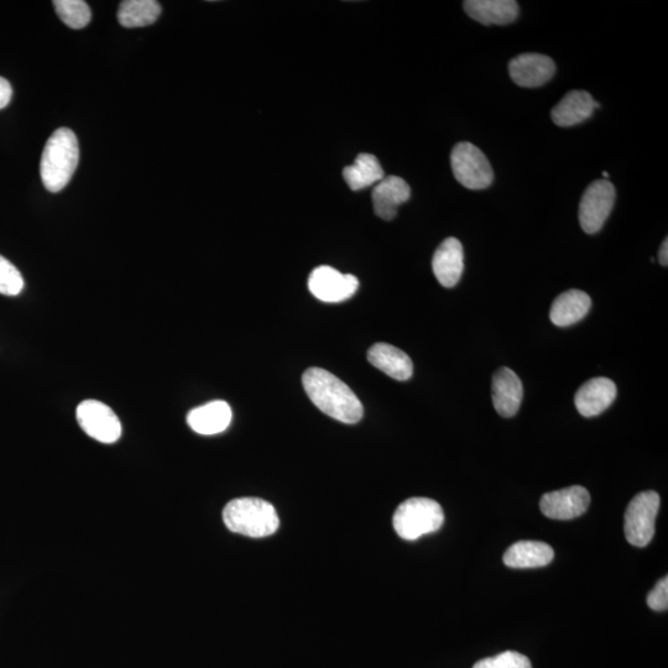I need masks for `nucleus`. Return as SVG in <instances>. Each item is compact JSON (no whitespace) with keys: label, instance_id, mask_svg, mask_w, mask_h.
I'll list each match as a JSON object with an SVG mask.
<instances>
[{"label":"nucleus","instance_id":"nucleus-13","mask_svg":"<svg viewBox=\"0 0 668 668\" xmlns=\"http://www.w3.org/2000/svg\"><path fill=\"white\" fill-rule=\"evenodd\" d=\"M492 398L495 410L500 416L513 417L518 414L524 398L523 383L513 370L500 368L494 374Z\"/></svg>","mask_w":668,"mask_h":668},{"label":"nucleus","instance_id":"nucleus-3","mask_svg":"<svg viewBox=\"0 0 668 668\" xmlns=\"http://www.w3.org/2000/svg\"><path fill=\"white\" fill-rule=\"evenodd\" d=\"M223 521L232 532L253 539L275 534L280 524L274 506L258 498L229 501L223 510Z\"/></svg>","mask_w":668,"mask_h":668},{"label":"nucleus","instance_id":"nucleus-1","mask_svg":"<svg viewBox=\"0 0 668 668\" xmlns=\"http://www.w3.org/2000/svg\"><path fill=\"white\" fill-rule=\"evenodd\" d=\"M302 385L312 404L323 414L343 424H357L364 415L362 403L354 391L336 375L321 368L307 369Z\"/></svg>","mask_w":668,"mask_h":668},{"label":"nucleus","instance_id":"nucleus-19","mask_svg":"<svg viewBox=\"0 0 668 668\" xmlns=\"http://www.w3.org/2000/svg\"><path fill=\"white\" fill-rule=\"evenodd\" d=\"M469 17L483 25H508L519 17L514 0H467L463 3Z\"/></svg>","mask_w":668,"mask_h":668},{"label":"nucleus","instance_id":"nucleus-6","mask_svg":"<svg viewBox=\"0 0 668 668\" xmlns=\"http://www.w3.org/2000/svg\"><path fill=\"white\" fill-rule=\"evenodd\" d=\"M660 503V495L652 490L640 493L630 501L624 523L625 537L630 545L645 547L654 539Z\"/></svg>","mask_w":668,"mask_h":668},{"label":"nucleus","instance_id":"nucleus-22","mask_svg":"<svg viewBox=\"0 0 668 668\" xmlns=\"http://www.w3.org/2000/svg\"><path fill=\"white\" fill-rule=\"evenodd\" d=\"M384 177L382 165L372 154H359L354 164L344 167L343 170V179L346 180L352 191H360L377 185Z\"/></svg>","mask_w":668,"mask_h":668},{"label":"nucleus","instance_id":"nucleus-8","mask_svg":"<svg viewBox=\"0 0 668 668\" xmlns=\"http://www.w3.org/2000/svg\"><path fill=\"white\" fill-rule=\"evenodd\" d=\"M76 415L81 429L98 442L114 443L122 436L119 417L111 407L101 401H82L77 407Z\"/></svg>","mask_w":668,"mask_h":668},{"label":"nucleus","instance_id":"nucleus-17","mask_svg":"<svg viewBox=\"0 0 668 668\" xmlns=\"http://www.w3.org/2000/svg\"><path fill=\"white\" fill-rule=\"evenodd\" d=\"M599 107L588 92L571 91L553 107L551 118L558 127H573L591 118Z\"/></svg>","mask_w":668,"mask_h":668},{"label":"nucleus","instance_id":"nucleus-11","mask_svg":"<svg viewBox=\"0 0 668 668\" xmlns=\"http://www.w3.org/2000/svg\"><path fill=\"white\" fill-rule=\"evenodd\" d=\"M555 72V62L546 55L521 54L509 62L511 80L520 87L544 86L555 76Z\"/></svg>","mask_w":668,"mask_h":668},{"label":"nucleus","instance_id":"nucleus-10","mask_svg":"<svg viewBox=\"0 0 668 668\" xmlns=\"http://www.w3.org/2000/svg\"><path fill=\"white\" fill-rule=\"evenodd\" d=\"M591 495L581 485L544 495L540 501L542 514L553 520H572L586 513Z\"/></svg>","mask_w":668,"mask_h":668},{"label":"nucleus","instance_id":"nucleus-20","mask_svg":"<svg viewBox=\"0 0 668 668\" xmlns=\"http://www.w3.org/2000/svg\"><path fill=\"white\" fill-rule=\"evenodd\" d=\"M592 307V300L586 292L568 290L553 301L550 318L558 327L576 325L588 315Z\"/></svg>","mask_w":668,"mask_h":668},{"label":"nucleus","instance_id":"nucleus-23","mask_svg":"<svg viewBox=\"0 0 668 668\" xmlns=\"http://www.w3.org/2000/svg\"><path fill=\"white\" fill-rule=\"evenodd\" d=\"M161 5L156 0H124L119 4L118 22L124 28H143L160 17Z\"/></svg>","mask_w":668,"mask_h":668},{"label":"nucleus","instance_id":"nucleus-29","mask_svg":"<svg viewBox=\"0 0 668 668\" xmlns=\"http://www.w3.org/2000/svg\"><path fill=\"white\" fill-rule=\"evenodd\" d=\"M659 260H660V264L662 266H665V268H666V266L668 265V240H667V238L664 240V243H662V245H661L660 252H659Z\"/></svg>","mask_w":668,"mask_h":668},{"label":"nucleus","instance_id":"nucleus-5","mask_svg":"<svg viewBox=\"0 0 668 668\" xmlns=\"http://www.w3.org/2000/svg\"><path fill=\"white\" fill-rule=\"evenodd\" d=\"M453 175L469 190L488 189L493 184L494 172L487 156L476 145L458 143L451 154Z\"/></svg>","mask_w":668,"mask_h":668},{"label":"nucleus","instance_id":"nucleus-9","mask_svg":"<svg viewBox=\"0 0 668 668\" xmlns=\"http://www.w3.org/2000/svg\"><path fill=\"white\" fill-rule=\"evenodd\" d=\"M359 281L356 276L342 274L331 266H318L312 271L309 279V289L317 300L337 304L351 299L356 294Z\"/></svg>","mask_w":668,"mask_h":668},{"label":"nucleus","instance_id":"nucleus-4","mask_svg":"<svg viewBox=\"0 0 668 668\" xmlns=\"http://www.w3.org/2000/svg\"><path fill=\"white\" fill-rule=\"evenodd\" d=\"M445 523V514L437 501L427 498H411L400 504L393 519L394 529L401 539L419 540L432 534Z\"/></svg>","mask_w":668,"mask_h":668},{"label":"nucleus","instance_id":"nucleus-14","mask_svg":"<svg viewBox=\"0 0 668 668\" xmlns=\"http://www.w3.org/2000/svg\"><path fill=\"white\" fill-rule=\"evenodd\" d=\"M432 269L442 286L453 287L459 283L464 270V252L457 238L443 240L433 255Z\"/></svg>","mask_w":668,"mask_h":668},{"label":"nucleus","instance_id":"nucleus-2","mask_svg":"<svg viewBox=\"0 0 668 668\" xmlns=\"http://www.w3.org/2000/svg\"><path fill=\"white\" fill-rule=\"evenodd\" d=\"M80 159L76 134L69 128L57 129L48 140L41 158L40 175L45 189L64 190L72 179Z\"/></svg>","mask_w":668,"mask_h":668},{"label":"nucleus","instance_id":"nucleus-16","mask_svg":"<svg viewBox=\"0 0 668 668\" xmlns=\"http://www.w3.org/2000/svg\"><path fill=\"white\" fill-rule=\"evenodd\" d=\"M232 409L226 401H211L196 407L187 415V424L200 435L212 436L226 431L232 422Z\"/></svg>","mask_w":668,"mask_h":668},{"label":"nucleus","instance_id":"nucleus-18","mask_svg":"<svg viewBox=\"0 0 668 668\" xmlns=\"http://www.w3.org/2000/svg\"><path fill=\"white\" fill-rule=\"evenodd\" d=\"M368 360L373 367L399 382H406L414 374L411 358L401 349L388 343L374 344L368 351Z\"/></svg>","mask_w":668,"mask_h":668},{"label":"nucleus","instance_id":"nucleus-26","mask_svg":"<svg viewBox=\"0 0 668 668\" xmlns=\"http://www.w3.org/2000/svg\"><path fill=\"white\" fill-rule=\"evenodd\" d=\"M473 668H532L526 656L515 651H506L494 657L480 660Z\"/></svg>","mask_w":668,"mask_h":668},{"label":"nucleus","instance_id":"nucleus-27","mask_svg":"<svg viewBox=\"0 0 668 668\" xmlns=\"http://www.w3.org/2000/svg\"><path fill=\"white\" fill-rule=\"evenodd\" d=\"M647 605L655 612H665L668 608V578H662L647 596Z\"/></svg>","mask_w":668,"mask_h":668},{"label":"nucleus","instance_id":"nucleus-15","mask_svg":"<svg viewBox=\"0 0 668 668\" xmlns=\"http://www.w3.org/2000/svg\"><path fill=\"white\" fill-rule=\"evenodd\" d=\"M410 186L399 176H388L378 182L373 191L375 215L384 221H391L398 215V208L410 200Z\"/></svg>","mask_w":668,"mask_h":668},{"label":"nucleus","instance_id":"nucleus-24","mask_svg":"<svg viewBox=\"0 0 668 668\" xmlns=\"http://www.w3.org/2000/svg\"><path fill=\"white\" fill-rule=\"evenodd\" d=\"M54 7L62 22L71 29L86 28L91 22V9L82 0H56Z\"/></svg>","mask_w":668,"mask_h":668},{"label":"nucleus","instance_id":"nucleus-25","mask_svg":"<svg viewBox=\"0 0 668 668\" xmlns=\"http://www.w3.org/2000/svg\"><path fill=\"white\" fill-rule=\"evenodd\" d=\"M24 289V279L15 266L0 255V294L17 296Z\"/></svg>","mask_w":668,"mask_h":668},{"label":"nucleus","instance_id":"nucleus-12","mask_svg":"<svg viewBox=\"0 0 668 668\" xmlns=\"http://www.w3.org/2000/svg\"><path fill=\"white\" fill-rule=\"evenodd\" d=\"M617 385L608 378H594L584 383L574 396L579 414L593 417L602 414L617 398Z\"/></svg>","mask_w":668,"mask_h":668},{"label":"nucleus","instance_id":"nucleus-28","mask_svg":"<svg viewBox=\"0 0 668 668\" xmlns=\"http://www.w3.org/2000/svg\"><path fill=\"white\" fill-rule=\"evenodd\" d=\"M13 97V88L8 80L0 77V109L8 106Z\"/></svg>","mask_w":668,"mask_h":668},{"label":"nucleus","instance_id":"nucleus-21","mask_svg":"<svg viewBox=\"0 0 668 668\" xmlns=\"http://www.w3.org/2000/svg\"><path fill=\"white\" fill-rule=\"evenodd\" d=\"M555 557L550 545L539 541H520L504 553V563L510 568H539L550 565Z\"/></svg>","mask_w":668,"mask_h":668},{"label":"nucleus","instance_id":"nucleus-30","mask_svg":"<svg viewBox=\"0 0 668 668\" xmlns=\"http://www.w3.org/2000/svg\"><path fill=\"white\" fill-rule=\"evenodd\" d=\"M603 176H604V180H608V177H609L608 172H603Z\"/></svg>","mask_w":668,"mask_h":668},{"label":"nucleus","instance_id":"nucleus-7","mask_svg":"<svg viewBox=\"0 0 668 668\" xmlns=\"http://www.w3.org/2000/svg\"><path fill=\"white\" fill-rule=\"evenodd\" d=\"M615 197V187L609 180H597L587 187L578 211L579 223L584 232L596 234L603 228L612 213Z\"/></svg>","mask_w":668,"mask_h":668}]
</instances>
